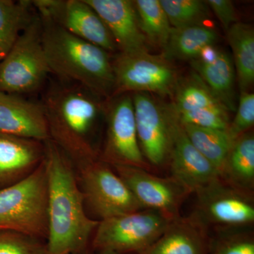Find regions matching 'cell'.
Returning a JSON list of instances; mask_svg holds the SVG:
<instances>
[{
  "label": "cell",
  "instance_id": "obj_33",
  "mask_svg": "<svg viewBox=\"0 0 254 254\" xmlns=\"http://www.w3.org/2000/svg\"><path fill=\"white\" fill-rule=\"evenodd\" d=\"M98 254H117L114 253L113 252H110V251H103V252H99Z\"/></svg>",
  "mask_w": 254,
  "mask_h": 254
},
{
  "label": "cell",
  "instance_id": "obj_27",
  "mask_svg": "<svg viewBox=\"0 0 254 254\" xmlns=\"http://www.w3.org/2000/svg\"><path fill=\"white\" fill-rule=\"evenodd\" d=\"M172 28H181L203 25L210 17L205 1L200 0H159Z\"/></svg>",
  "mask_w": 254,
  "mask_h": 254
},
{
  "label": "cell",
  "instance_id": "obj_10",
  "mask_svg": "<svg viewBox=\"0 0 254 254\" xmlns=\"http://www.w3.org/2000/svg\"><path fill=\"white\" fill-rule=\"evenodd\" d=\"M115 83L111 97L152 92L170 95L177 88V73L166 60L149 53H119L113 58Z\"/></svg>",
  "mask_w": 254,
  "mask_h": 254
},
{
  "label": "cell",
  "instance_id": "obj_26",
  "mask_svg": "<svg viewBox=\"0 0 254 254\" xmlns=\"http://www.w3.org/2000/svg\"><path fill=\"white\" fill-rule=\"evenodd\" d=\"M208 108H225L223 104L195 73L177 89L174 112L176 113ZM227 110V109H226Z\"/></svg>",
  "mask_w": 254,
  "mask_h": 254
},
{
  "label": "cell",
  "instance_id": "obj_20",
  "mask_svg": "<svg viewBox=\"0 0 254 254\" xmlns=\"http://www.w3.org/2000/svg\"><path fill=\"white\" fill-rule=\"evenodd\" d=\"M220 176L232 186L254 192V136L252 132H247L234 141Z\"/></svg>",
  "mask_w": 254,
  "mask_h": 254
},
{
  "label": "cell",
  "instance_id": "obj_11",
  "mask_svg": "<svg viewBox=\"0 0 254 254\" xmlns=\"http://www.w3.org/2000/svg\"><path fill=\"white\" fill-rule=\"evenodd\" d=\"M125 182L143 209L155 210L168 220H175L191 192L173 177L157 176L136 167L111 166Z\"/></svg>",
  "mask_w": 254,
  "mask_h": 254
},
{
  "label": "cell",
  "instance_id": "obj_24",
  "mask_svg": "<svg viewBox=\"0 0 254 254\" xmlns=\"http://www.w3.org/2000/svg\"><path fill=\"white\" fill-rule=\"evenodd\" d=\"M182 125L193 146L220 174L227 155L235 141L232 139L228 132L225 130L204 128L189 124H182Z\"/></svg>",
  "mask_w": 254,
  "mask_h": 254
},
{
  "label": "cell",
  "instance_id": "obj_30",
  "mask_svg": "<svg viewBox=\"0 0 254 254\" xmlns=\"http://www.w3.org/2000/svg\"><path fill=\"white\" fill-rule=\"evenodd\" d=\"M227 111L225 108H208L180 113L173 112L182 124L227 131L230 125Z\"/></svg>",
  "mask_w": 254,
  "mask_h": 254
},
{
  "label": "cell",
  "instance_id": "obj_5",
  "mask_svg": "<svg viewBox=\"0 0 254 254\" xmlns=\"http://www.w3.org/2000/svg\"><path fill=\"white\" fill-rule=\"evenodd\" d=\"M38 12L0 62V91L30 95L45 88L51 73L43 43Z\"/></svg>",
  "mask_w": 254,
  "mask_h": 254
},
{
  "label": "cell",
  "instance_id": "obj_3",
  "mask_svg": "<svg viewBox=\"0 0 254 254\" xmlns=\"http://www.w3.org/2000/svg\"><path fill=\"white\" fill-rule=\"evenodd\" d=\"M40 17L51 76L78 83L105 98H110L115 83L110 53L73 36L49 18Z\"/></svg>",
  "mask_w": 254,
  "mask_h": 254
},
{
  "label": "cell",
  "instance_id": "obj_7",
  "mask_svg": "<svg viewBox=\"0 0 254 254\" xmlns=\"http://www.w3.org/2000/svg\"><path fill=\"white\" fill-rule=\"evenodd\" d=\"M105 119L106 136L100 160L110 166L136 167L152 172L138 144L131 95L125 93L108 98Z\"/></svg>",
  "mask_w": 254,
  "mask_h": 254
},
{
  "label": "cell",
  "instance_id": "obj_8",
  "mask_svg": "<svg viewBox=\"0 0 254 254\" xmlns=\"http://www.w3.org/2000/svg\"><path fill=\"white\" fill-rule=\"evenodd\" d=\"M191 216L209 230L211 227L236 228L253 225L254 192L229 185L221 178L198 190Z\"/></svg>",
  "mask_w": 254,
  "mask_h": 254
},
{
  "label": "cell",
  "instance_id": "obj_1",
  "mask_svg": "<svg viewBox=\"0 0 254 254\" xmlns=\"http://www.w3.org/2000/svg\"><path fill=\"white\" fill-rule=\"evenodd\" d=\"M41 100L50 135L78 169L99 160L97 133L105 118L107 100L78 83L53 76Z\"/></svg>",
  "mask_w": 254,
  "mask_h": 254
},
{
  "label": "cell",
  "instance_id": "obj_21",
  "mask_svg": "<svg viewBox=\"0 0 254 254\" xmlns=\"http://www.w3.org/2000/svg\"><path fill=\"white\" fill-rule=\"evenodd\" d=\"M37 11L30 0H0V62L9 53Z\"/></svg>",
  "mask_w": 254,
  "mask_h": 254
},
{
  "label": "cell",
  "instance_id": "obj_19",
  "mask_svg": "<svg viewBox=\"0 0 254 254\" xmlns=\"http://www.w3.org/2000/svg\"><path fill=\"white\" fill-rule=\"evenodd\" d=\"M191 66L227 110L236 109L235 67L231 57L226 52L219 50L215 58L205 61L191 60Z\"/></svg>",
  "mask_w": 254,
  "mask_h": 254
},
{
  "label": "cell",
  "instance_id": "obj_25",
  "mask_svg": "<svg viewBox=\"0 0 254 254\" xmlns=\"http://www.w3.org/2000/svg\"><path fill=\"white\" fill-rule=\"evenodd\" d=\"M134 4L140 27L148 43L164 49L173 28L160 1L136 0Z\"/></svg>",
  "mask_w": 254,
  "mask_h": 254
},
{
  "label": "cell",
  "instance_id": "obj_31",
  "mask_svg": "<svg viewBox=\"0 0 254 254\" xmlns=\"http://www.w3.org/2000/svg\"><path fill=\"white\" fill-rule=\"evenodd\" d=\"M254 94L242 93L238 108L233 122L230 123L227 132L233 141L245 134L254 126Z\"/></svg>",
  "mask_w": 254,
  "mask_h": 254
},
{
  "label": "cell",
  "instance_id": "obj_22",
  "mask_svg": "<svg viewBox=\"0 0 254 254\" xmlns=\"http://www.w3.org/2000/svg\"><path fill=\"white\" fill-rule=\"evenodd\" d=\"M218 38L216 32L203 25L173 28L163 49L165 58L194 60L207 46L215 45Z\"/></svg>",
  "mask_w": 254,
  "mask_h": 254
},
{
  "label": "cell",
  "instance_id": "obj_12",
  "mask_svg": "<svg viewBox=\"0 0 254 254\" xmlns=\"http://www.w3.org/2000/svg\"><path fill=\"white\" fill-rule=\"evenodd\" d=\"M33 4L40 16L73 36L108 53L118 51L109 30L86 0H35Z\"/></svg>",
  "mask_w": 254,
  "mask_h": 254
},
{
  "label": "cell",
  "instance_id": "obj_2",
  "mask_svg": "<svg viewBox=\"0 0 254 254\" xmlns=\"http://www.w3.org/2000/svg\"><path fill=\"white\" fill-rule=\"evenodd\" d=\"M48 177V254H77L99 221L88 216L75 165L51 139L45 141Z\"/></svg>",
  "mask_w": 254,
  "mask_h": 254
},
{
  "label": "cell",
  "instance_id": "obj_14",
  "mask_svg": "<svg viewBox=\"0 0 254 254\" xmlns=\"http://www.w3.org/2000/svg\"><path fill=\"white\" fill-rule=\"evenodd\" d=\"M171 112L172 149L169 161L171 177L195 193L220 179V174L193 146L182 124Z\"/></svg>",
  "mask_w": 254,
  "mask_h": 254
},
{
  "label": "cell",
  "instance_id": "obj_23",
  "mask_svg": "<svg viewBox=\"0 0 254 254\" xmlns=\"http://www.w3.org/2000/svg\"><path fill=\"white\" fill-rule=\"evenodd\" d=\"M227 32L240 88L242 93H247L254 82V28L251 25L237 22Z\"/></svg>",
  "mask_w": 254,
  "mask_h": 254
},
{
  "label": "cell",
  "instance_id": "obj_6",
  "mask_svg": "<svg viewBox=\"0 0 254 254\" xmlns=\"http://www.w3.org/2000/svg\"><path fill=\"white\" fill-rule=\"evenodd\" d=\"M170 222L148 209L100 220L92 247L98 252L140 254L161 236Z\"/></svg>",
  "mask_w": 254,
  "mask_h": 254
},
{
  "label": "cell",
  "instance_id": "obj_4",
  "mask_svg": "<svg viewBox=\"0 0 254 254\" xmlns=\"http://www.w3.org/2000/svg\"><path fill=\"white\" fill-rule=\"evenodd\" d=\"M48 177L45 159L21 181L0 189V231L47 240Z\"/></svg>",
  "mask_w": 254,
  "mask_h": 254
},
{
  "label": "cell",
  "instance_id": "obj_32",
  "mask_svg": "<svg viewBox=\"0 0 254 254\" xmlns=\"http://www.w3.org/2000/svg\"><path fill=\"white\" fill-rule=\"evenodd\" d=\"M205 2L227 31L232 25L237 23L235 6L230 0H208Z\"/></svg>",
  "mask_w": 254,
  "mask_h": 254
},
{
  "label": "cell",
  "instance_id": "obj_13",
  "mask_svg": "<svg viewBox=\"0 0 254 254\" xmlns=\"http://www.w3.org/2000/svg\"><path fill=\"white\" fill-rule=\"evenodd\" d=\"M132 100L142 154L152 168H162L169 163L171 153L172 112L146 93H135Z\"/></svg>",
  "mask_w": 254,
  "mask_h": 254
},
{
  "label": "cell",
  "instance_id": "obj_18",
  "mask_svg": "<svg viewBox=\"0 0 254 254\" xmlns=\"http://www.w3.org/2000/svg\"><path fill=\"white\" fill-rule=\"evenodd\" d=\"M209 230L191 215L170 221L161 236L140 254H208Z\"/></svg>",
  "mask_w": 254,
  "mask_h": 254
},
{
  "label": "cell",
  "instance_id": "obj_15",
  "mask_svg": "<svg viewBox=\"0 0 254 254\" xmlns=\"http://www.w3.org/2000/svg\"><path fill=\"white\" fill-rule=\"evenodd\" d=\"M109 30L120 53H148V41L140 27L134 1L86 0Z\"/></svg>",
  "mask_w": 254,
  "mask_h": 254
},
{
  "label": "cell",
  "instance_id": "obj_17",
  "mask_svg": "<svg viewBox=\"0 0 254 254\" xmlns=\"http://www.w3.org/2000/svg\"><path fill=\"white\" fill-rule=\"evenodd\" d=\"M44 142L0 133V189L29 176L44 160Z\"/></svg>",
  "mask_w": 254,
  "mask_h": 254
},
{
  "label": "cell",
  "instance_id": "obj_9",
  "mask_svg": "<svg viewBox=\"0 0 254 254\" xmlns=\"http://www.w3.org/2000/svg\"><path fill=\"white\" fill-rule=\"evenodd\" d=\"M85 205L100 220L143 210L110 165L98 160L78 169Z\"/></svg>",
  "mask_w": 254,
  "mask_h": 254
},
{
  "label": "cell",
  "instance_id": "obj_29",
  "mask_svg": "<svg viewBox=\"0 0 254 254\" xmlns=\"http://www.w3.org/2000/svg\"><path fill=\"white\" fill-rule=\"evenodd\" d=\"M0 254H48L41 240L10 231H0Z\"/></svg>",
  "mask_w": 254,
  "mask_h": 254
},
{
  "label": "cell",
  "instance_id": "obj_16",
  "mask_svg": "<svg viewBox=\"0 0 254 254\" xmlns=\"http://www.w3.org/2000/svg\"><path fill=\"white\" fill-rule=\"evenodd\" d=\"M0 133L42 142L50 140L41 101L0 91Z\"/></svg>",
  "mask_w": 254,
  "mask_h": 254
},
{
  "label": "cell",
  "instance_id": "obj_28",
  "mask_svg": "<svg viewBox=\"0 0 254 254\" xmlns=\"http://www.w3.org/2000/svg\"><path fill=\"white\" fill-rule=\"evenodd\" d=\"M210 237L208 254H254V239L252 233L220 231Z\"/></svg>",
  "mask_w": 254,
  "mask_h": 254
}]
</instances>
